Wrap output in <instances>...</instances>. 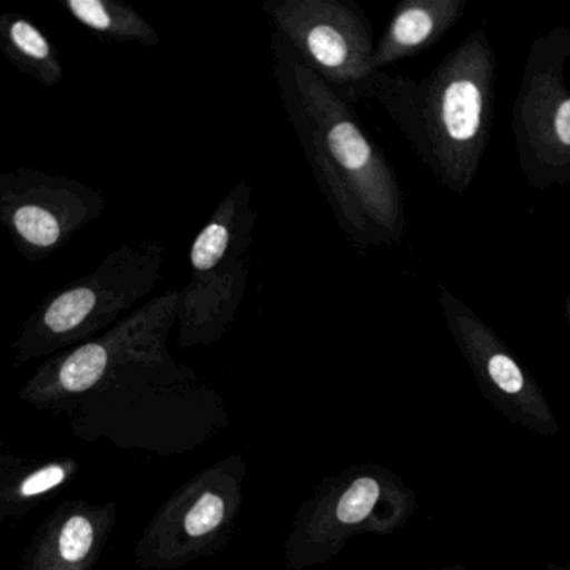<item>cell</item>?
Returning a JSON list of instances; mask_svg holds the SVG:
<instances>
[{
	"label": "cell",
	"mask_w": 570,
	"mask_h": 570,
	"mask_svg": "<svg viewBox=\"0 0 570 570\" xmlns=\"http://www.w3.org/2000/svg\"><path fill=\"white\" fill-rule=\"evenodd\" d=\"M272 52L279 101L340 228L362 252L399 245L405 205L385 153L366 135L352 102L309 71L275 32Z\"/></svg>",
	"instance_id": "1"
},
{
	"label": "cell",
	"mask_w": 570,
	"mask_h": 570,
	"mask_svg": "<svg viewBox=\"0 0 570 570\" xmlns=\"http://www.w3.org/2000/svg\"><path fill=\"white\" fill-rule=\"evenodd\" d=\"M375 99L449 191L472 185L490 141L495 52L483 29L466 36L422 81L376 71Z\"/></svg>",
	"instance_id": "2"
},
{
	"label": "cell",
	"mask_w": 570,
	"mask_h": 570,
	"mask_svg": "<svg viewBox=\"0 0 570 570\" xmlns=\"http://www.w3.org/2000/svg\"><path fill=\"white\" fill-rule=\"evenodd\" d=\"M166 248L158 239L125 243L112 249L95 272L46 296L26 320L22 355L86 343L111 330L139 308L161 279Z\"/></svg>",
	"instance_id": "3"
},
{
	"label": "cell",
	"mask_w": 570,
	"mask_h": 570,
	"mask_svg": "<svg viewBox=\"0 0 570 570\" xmlns=\"http://www.w3.org/2000/svg\"><path fill=\"white\" fill-rule=\"evenodd\" d=\"M255 226L252 186L238 183L193 239L191 276L179 289L183 345L215 342L235 322L248 288V249Z\"/></svg>",
	"instance_id": "4"
},
{
	"label": "cell",
	"mask_w": 570,
	"mask_h": 570,
	"mask_svg": "<svg viewBox=\"0 0 570 570\" xmlns=\"http://www.w3.org/2000/svg\"><path fill=\"white\" fill-rule=\"evenodd\" d=\"M263 12L289 51L346 101L370 98L376 42L352 0H263Z\"/></svg>",
	"instance_id": "5"
},
{
	"label": "cell",
	"mask_w": 570,
	"mask_h": 570,
	"mask_svg": "<svg viewBox=\"0 0 570 570\" xmlns=\"http://www.w3.org/2000/svg\"><path fill=\"white\" fill-rule=\"evenodd\" d=\"M570 29L533 42L513 102V139L527 181L537 189L570 181V89L563 78Z\"/></svg>",
	"instance_id": "6"
},
{
	"label": "cell",
	"mask_w": 570,
	"mask_h": 570,
	"mask_svg": "<svg viewBox=\"0 0 570 570\" xmlns=\"http://www.w3.org/2000/svg\"><path fill=\"white\" fill-rule=\"evenodd\" d=\"M105 209L99 189L68 176L36 168L0 175V223L16 252L31 263L61 252Z\"/></svg>",
	"instance_id": "7"
},
{
	"label": "cell",
	"mask_w": 570,
	"mask_h": 570,
	"mask_svg": "<svg viewBox=\"0 0 570 570\" xmlns=\"http://www.w3.org/2000/svg\"><path fill=\"white\" fill-rule=\"evenodd\" d=\"M453 342L472 370L487 402L513 425L535 435H559L560 425L540 386L499 335L462 299L442 288L440 295Z\"/></svg>",
	"instance_id": "8"
},
{
	"label": "cell",
	"mask_w": 570,
	"mask_h": 570,
	"mask_svg": "<svg viewBox=\"0 0 570 570\" xmlns=\"http://www.w3.org/2000/svg\"><path fill=\"white\" fill-rule=\"evenodd\" d=\"M465 6V0H405L396 6L376 42L373 71L432 48L460 21Z\"/></svg>",
	"instance_id": "9"
},
{
	"label": "cell",
	"mask_w": 570,
	"mask_h": 570,
	"mask_svg": "<svg viewBox=\"0 0 570 570\" xmlns=\"http://www.w3.org/2000/svg\"><path fill=\"white\" fill-rule=\"evenodd\" d=\"M0 51L19 72L46 88L62 81L65 69L58 49L35 22L22 16L0 18Z\"/></svg>",
	"instance_id": "10"
},
{
	"label": "cell",
	"mask_w": 570,
	"mask_h": 570,
	"mask_svg": "<svg viewBox=\"0 0 570 570\" xmlns=\"http://www.w3.org/2000/svg\"><path fill=\"white\" fill-rule=\"evenodd\" d=\"M59 6L98 38L108 42H136L145 48L161 45L155 26L141 12L119 0H59Z\"/></svg>",
	"instance_id": "11"
},
{
	"label": "cell",
	"mask_w": 570,
	"mask_h": 570,
	"mask_svg": "<svg viewBox=\"0 0 570 570\" xmlns=\"http://www.w3.org/2000/svg\"><path fill=\"white\" fill-rule=\"evenodd\" d=\"M92 539L95 533H92L91 522L86 517H72L59 537L61 556L69 562H79L91 550Z\"/></svg>",
	"instance_id": "12"
},
{
	"label": "cell",
	"mask_w": 570,
	"mask_h": 570,
	"mask_svg": "<svg viewBox=\"0 0 570 570\" xmlns=\"http://www.w3.org/2000/svg\"><path fill=\"white\" fill-rule=\"evenodd\" d=\"M225 502L222 497L208 492L196 502L186 517V532L191 537L205 535L222 523Z\"/></svg>",
	"instance_id": "13"
},
{
	"label": "cell",
	"mask_w": 570,
	"mask_h": 570,
	"mask_svg": "<svg viewBox=\"0 0 570 570\" xmlns=\"http://www.w3.org/2000/svg\"><path fill=\"white\" fill-rule=\"evenodd\" d=\"M65 470L61 466L52 465L48 469L41 470V472L35 473L29 476L24 483H22V495L32 497L39 495V493L48 492V490L55 489L59 483L65 480Z\"/></svg>",
	"instance_id": "14"
},
{
	"label": "cell",
	"mask_w": 570,
	"mask_h": 570,
	"mask_svg": "<svg viewBox=\"0 0 570 570\" xmlns=\"http://www.w3.org/2000/svg\"><path fill=\"white\" fill-rule=\"evenodd\" d=\"M543 570H570V560L563 563H549Z\"/></svg>",
	"instance_id": "15"
},
{
	"label": "cell",
	"mask_w": 570,
	"mask_h": 570,
	"mask_svg": "<svg viewBox=\"0 0 570 570\" xmlns=\"http://www.w3.org/2000/svg\"><path fill=\"white\" fill-rule=\"evenodd\" d=\"M430 570H473V569H469V567H463V566H449V567H433V569H430Z\"/></svg>",
	"instance_id": "16"
},
{
	"label": "cell",
	"mask_w": 570,
	"mask_h": 570,
	"mask_svg": "<svg viewBox=\"0 0 570 570\" xmlns=\"http://www.w3.org/2000/svg\"><path fill=\"white\" fill-rule=\"evenodd\" d=\"M569 320H570V305H569Z\"/></svg>",
	"instance_id": "17"
}]
</instances>
